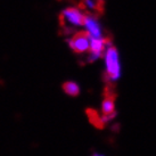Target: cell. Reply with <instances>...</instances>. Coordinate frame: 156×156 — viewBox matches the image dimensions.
I'll use <instances>...</instances> for the list:
<instances>
[{"mask_svg":"<svg viewBox=\"0 0 156 156\" xmlns=\"http://www.w3.org/2000/svg\"><path fill=\"white\" fill-rule=\"evenodd\" d=\"M115 99H116V92L111 82L106 83V87L104 90V100L101 103V113H103V121L106 124L107 122L112 121L114 117L117 115L115 109Z\"/></svg>","mask_w":156,"mask_h":156,"instance_id":"cell-1","label":"cell"},{"mask_svg":"<svg viewBox=\"0 0 156 156\" xmlns=\"http://www.w3.org/2000/svg\"><path fill=\"white\" fill-rule=\"evenodd\" d=\"M106 59V74L109 80H117L121 75V65L119 59V52L116 48L113 46H108L105 54ZM107 81V82H108Z\"/></svg>","mask_w":156,"mask_h":156,"instance_id":"cell-2","label":"cell"},{"mask_svg":"<svg viewBox=\"0 0 156 156\" xmlns=\"http://www.w3.org/2000/svg\"><path fill=\"white\" fill-rule=\"evenodd\" d=\"M87 14H84L82 10L74 7H69L62 12L59 16L61 25L66 29L69 26H82L86 23Z\"/></svg>","mask_w":156,"mask_h":156,"instance_id":"cell-3","label":"cell"},{"mask_svg":"<svg viewBox=\"0 0 156 156\" xmlns=\"http://www.w3.org/2000/svg\"><path fill=\"white\" fill-rule=\"evenodd\" d=\"M69 47L74 52L83 54L90 49L91 37L87 31H80L72 37V39L69 40Z\"/></svg>","mask_w":156,"mask_h":156,"instance_id":"cell-4","label":"cell"},{"mask_svg":"<svg viewBox=\"0 0 156 156\" xmlns=\"http://www.w3.org/2000/svg\"><path fill=\"white\" fill-rule=\"evenodd\" d=\"M106 46H111V42H109L107 39H92L91 38V44H90V56H89V61L92 62L99 58V57L103 56L104 51L107 49Z\"/></svg>","mask_w":156,"mask_h":156,"instance_id":"cell-5","label":"cell"},{"mask_svg":"<svg viewBox=\"0 0 156 156\" xmlns=\"http://www.w3.org/2000/svg\"><path fill=\"white\" fill-rule=\"evenodd\" d=\"M84 26L87 27V32L90 34L92 39H101V27H100L98 21L94 16L87 15Z\"/></svg>","mask_w":156,"mask_h":156,"instance_id":"cell-6","label":"cell"},{"mask_svg":"<svg viewBox=\"0 0 156 156\" xmlns=\"http://www.w3.org/2000/svg\"><path fill=\"white\" fill-rule=\"evenodd\" d=\"M86 114H87L88 119H89V122H90L92 126H95L96 129H99V130L104 129L106 124L104 123V121H103L101 116L99 115V113L97 112L96 109L87 108V109H86Z\"/></svg>","mask_w":156,"mask_h":156,"instance_id":"cell-7","label":"cell"},{"mask_svg":"<svg viewBox=\"0 0 156 156\" xmlns=\"http://www.w3.org/2000/svg\"><path fill=\"white\" fill-rule=\"evenodd\" d=\"M63 90L72 97H76L80 95V87L78 86V83L73 82V81H67V82L63 83Z\"/></svg>","mask_w":156,"mask_h":156,"instance_id":"cell-8","label":"cell"},{"mask_svg":"<svg viewBox=\"0 0 156 156\" xmlns=\"http://www.w3.org/2000/svg\"><path fill=\"white\" fill-rule=\"evenodd\" d=\"M91 156H104V155H101V154H97V153H95V154H92Z\"/></svg>","mask_w":156,"mask_h":156,"instance_id":"cell-9","label":"cell"}]
</instances>
